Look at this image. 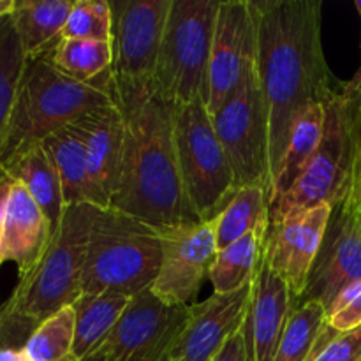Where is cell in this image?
Wrapping results in <instances>:
<instances>
[{
  "mask_svg": "<svg viewBox=\"0 0 361 361\" xmlns=\"http://www.w3.org/2000/svg\"><path fill=\"white\" fill-rule=\"evenodd\" d=\"M330 215L331 204H317L270 222L264 261L289 286L296 303L305 295Z\"/></svg>",
  "mask_w": 361,
  "mask_h": 361,
  "instance_id": "cell-15",
  "label": "cell"
},
{
  "mask_svg": "<svg viewBox=\"0 0 361 361\" xmlns=\"http://www.w3.org/2000/svg\"><path fill=\"white\" fill-rule=\"evenodd\" d=\"M108 90L123 118L120 182L111 207L154 228L201 222L183 189L175 147V106L150 85L116 83Z\"/></svg>",
  "mask_w": 361,
  "mask_h": 361,
  "instance_id": "cell-2",
  "label": "cell"
},
{
  "mask_svg": "<svg viewBox=\"0 0 361 361\" xmlns=\"http://www.w3.org/2000/svg\"><path fill=\"white\" fill-rule=\"evenodd\" d=\"M27 56L21 48L11 14L0 16V159L6 150L11 116Z\"/></svg>",
  "mask_w": 361,
  "mask_h": 361,
  "instance_id": "cell-29",
  "label": "cell"
},
{
  "mask_svg": "<svg viewBox=\"0 0 361 361\" xmlns=\"http://www.w3.org/2000/svg\"><path fill=\"white\" fill-rule=\"evenodd\" d=\"M324 104L326 102H317L307 108L293 126L277 176H275L270 207L295 185L296 180L316 155L323 140L324 123H326V106Z\"/></svg>",
  "mask_w": 361,
  "mask_h": 361,
  "instance_id": "cell-23",
  "label": "cell"
},
{
  "mask_svg": "<svg viewBox=\"0 0 361 361\" xmlns=\"http://www.w3.org/2000/svg\"><path fill=\"white\" fill-rule=\"evenodd\" d=\"M351 185H353V190H355L356 200H358V207L361 212V157H360L358 164H356V171H355V176H353Z\"/></svg>",
  "mask_w": 361,
  "mask_h": 361,
  "instance_id": "cell-38",
  "label": "cell"
},
{
  "mask_svg": "<svg viewBox=\"0 0 361 361\" xmlns=\"http://www.w3.org/2000/svg\"><path fill=\"white\" fill-rule=\"evenodd\" d=\"M108 80L109 73L95 83L71 80L53 67L48 53L27 59L0 162L18 148L42 143L87 113L111 104Z\"/></svg>",
  "mask_w": 361,
  "mask_h": 361,
  "instance_id": "cell-5",
  "label": "cell"
},
{
  "mask_svg": "<svg viewBox=\"0 0 361 361\" xmlns=\"http://www.w3.org/2000/svg\"><path fill=\"white\" fill-rule=\"evenodd\" d=\"M130 296L116 295V293H101L88 295L81 293L74 309V348L73 356L78 361L97 353L106 344L127 309Z\"/></svg>",
  "mask_w": 361,
  "mask_h": 361,
  "instance_id": "cell-22",
  "label": "cell"
},
{
  "mask_svg": "<svg viewBox=\"0 0 361 361\" xmlns=\"http://www.w3.org/2000/svg\"><path fill=\"white\" fill-rule=\"evenodd\" d=\"M0 164L6 168L14 182L21 183L32 200L39 204L42 214L48 217L53 233L60 226L66 212V200L60 176L53 166L51 159L46 154L42 143L25 145L14 154L4 159Z\"/></svg>",
  "mask_w": 361,
  "mask_h": 361,
  "instance_id": "cell-20",
  "label": "cell"
},
{
  "mask_svg": "<svg viewBox=\"0 0 361 361\" xmlns=\"http://www.w3.org/2000/svg\"><path fill=\"white\" fill-rule=\"evenodd\" d=\"M189 307H169L145 289L133 296L106 344L108 361H171Z\"/></svg>",
  "mask_w": 361,
  "mask_h": 361,
  "instance_id": "cell-11",
  "label": "cell"
},
{
  "mask_svg": "<svg viewBox=\"0 0 361 361\" xmlns=\"http://www.w3.org/2000/svg\"><path fill=\"white\" fill-rule=\"evenodd\" d=\"M256 73L270 120V197L289 133L307 108L335 94L321 39L319 0L250 2Z\"/></svg>",
  "mask_w": 361,
  "mask_h": 361,
  "instance_id": "cell-1",
  "label": "cell"
},
{
  "mask_svg": "<svg viewBox=\"0 0 361 361\" xmlns=\"http://www.w3.org/2000/svg\"><path fill=\"white\" fill-rule=\"evenodd\" d=\"M326 123L319 148L295 185L270 207V222L317 204H335L345 196L361 157V127L356 108L342 88L326 101Z\"/></svg>",
  "mask_w": 361,
  "mask_h": 361,
  "instance_id": "cell-6",
  "label": "cell"
},
{
  "mask_svg": "<svg viewBox=\"0 0 361 361\" xmlns=\"http://www.w3.org/2000/svg\"><path fill=\"white\" fill-rule=\"evenodd\" d=\"M161 261L157 228L115 208H97L88 233L81 293L133 298L152 288Z\"/></svg>",
  "mask_w": 361,
  "mask_h": 361,
  "instance_id": "cell-3",
  "label": "cell"
},
{
  "mask_svg": "<svg viewBox=\"0 0 361 361\" xmlns=\"http://www.w3.org/2000/svg\"><path fill=\"white\" fill-rule=\"evenodd\" d=\"M53 228L39 204L21 183L14 182L4 215L0 257L13 261L20 277L37 264L51 242Z\"/></svg>",
  "mask_w": 361,
  "mask_h": 361,
  "instance_id": "cell-18",
  "label": "cell"
},
{
  "mask_svg": "<svg viewBox=\"0 0 361 361\" xmlns=\"http://www.w3.org/2000/svg\"><path fill=\"white\" fill-rule=\"evenodd\" d=\"M85 147L94 204L109 208L120 182L123 155V118L115 102L71 123Z\"/></svg>",
  "mask_w": 361,
  "mask_h": 361,
  "instance_id": "cell-17",
  "label": "cell"
},
{
  "mask_svg": "<svg viewBox=\"0 0 361 361\" xmlns=\"http://www.w3.org/2000/svg\"><path fill=\"white\" fill-rule=\"evenodd\" d=\"M73 348L74 309L69 305L35 328L23 353L30 361H67L74 358Z\"/></svg>",
  "mask_w": 361,
  "mask_h": 361,
  "instance_id": "cell-30",
  "label": "cell"
},
{
  "mask_svg": "<svg viewBox=\"0 0 361 361\" xmlns=\"http://www.w3.org/2000/svg\"><path fill=\"white\" fill-rule=\"evenodd\" d=\"M48 59L63 76L80 83H95L111 71L113 44L88 39H60L48 51Z\"/></svg>",
  "mask_w": 361,
  "mask_h": 361,
  "instance_id": "cell-27",
  "label": "cell"
},
{
  "mask_svg": "<svg viewBox=\"0 0 361 361\" xmlns=\"http://www.w3.org/2000/svg\"><path fill=\"white\" fill-rule=\"evenodd\" d=\"M113 13V66L116 83L150 85L164 37L171 0H115Z\"/></svg>",
  "mask_w": 361,
  "mask_h": 361,
  "instance_id": "cell-10",
  "label": "cell"
},
{
  "mask_svg": "<svg viewBox=\"0 0 361 361\" xmlns=\"http://www.w3.org/2000/svg\"><path fill=\"white\" fill-rule=\"evenodd\" d=\"M210 222L219 249H224L249 233L268 229L270 200L267 189L261 185L240 187Z\"/></svg>",
  "mask_w": 361,
  "mask_h": 361,
  "instance_id": "cell-24",
  "label": "cell"
},
{
  "mask_svg": "<svg viewBox=\"0 0 361 361\" xmlns=\"http://www.w3.org/2000/svg\"><path fill=\"white\" fill-rule=\"evenodd\" d=\"M344 90L348 92L349 97H351L353 102H355L356 115H358V122H360V127H361V83L356 88H349L348 85H344Z\"/></svg>",
  "mask_w": 361,
  "mask_h": 361,
  "instance_id": "cell-37",
  "label": "cell"
},
{
  "mask_svg": "<svg viewBox=\"0 0 361 361\" xmlns=\"http://www.w3.org/2000/svg\"><path fill=\"white\" fill-rule=\"evenodd\" d=\"M175 147L190 208L197 221H212L236 190V180L203 99L175 108Z\"/></svg>",
  "mask_w": 361,
  "mask_h": 361,
  "instance_id": "cell-8",
  "label": "cell"
},
{
  "mask_svg": "<svg viewBox=\"0 0 361 361\" xmlns=\"http://www.w3.org/2000/svg\"><path fill=\"white\" fill-rule=\"evenodd\" d=\"M162 261L152 293L169 307L192 305L219 252L212 222H189L159 229Z\"/></svg>",
  "mask_w": 361,
  "mask_h": 361,
  "instance_id": "cell-12",
  "label": "cell"
},
{
  "mask_svg": "<svg viewBox=\"0 0 361 361\" xmlns=\"http://www.w3.org/2000/svg\"><path fill=\"white\" fill-rule=\"evenodd\" d=\"M267 235L268 229L252 231L219 249L208 277L214 284V293L224 295L254 284L264 259Z\"/></svg>",
  "mask_w": 361,
  "mask_h": 361,
  "instance_id": "cell-25",
  "label": "cell"
},
{
  "mask_svg": "<svg viewBox=\"0 0 361 361\" xmlns=\"http://www.w3.org/2000/svg\"><path fill=\"white\" fill-rule=\"evenodd\" d=\"M97 208L67 204L48 249L34 268L20 277L0 316L21 321L35 330L59 310L73 305L81 295L88 233Z\"/></svg>",
  "mask_w": 361,
  "mask_h": 361,
  "instance_id": "cell-4",
  "label": "cell"
},
{
  "mask_svg": "<svg viewBox=\"0 0 361 361\" xmlns=\"http://www.w3.org/2000/svg\"><path fill=\"white\" fill-rule=\"evenodd\" d=\"M326 324L335 334L361 328V279L342 289L326 309Z\"/></svg>",
  "mask_w": 361,
  "mask_h": 361,
  "instance_id": "cell-32",
  "label": "cell"
},
{
  "mask_svg": "<svg viewBox=\"0 0 361 361\" xmlns=\"http://www.w3.org/2000/svg\"><path fill=\"white\" fill-rule=\"evenodd\" d=\"M73 4V0H14L9 14L27 59L46 55L62 39Z\"/></svg>",
  "mask_w": 361,
  "mask_h": 361,
  "instance_id": "cell-21",
  "label": "cell"
},
{
  "mask_svg": "<svg viewBox=\"0 0 361 361\" xmlns=\"http://www.w3.org/2000/svg\"><path fill=\"white\" fill-rule=\"evenodd\" d=\"M256 60V21L249 0H221L208 67L207 104L215 115L242 85Z\"/></svg>",
  "mask_w": 361,
  "mask_h": 361,
  "instance_id": "cell-14",
  "label": "cell"
},
{
  "mask_svg": "<svg viewBox=\"0 0 361 361\" xmlns=\"http://www.w3.org/2000/svg\"><path fill=\"white\" fill-rule=\"evenodd\" d=\"M14 180L11 178L9 173L6 171L2 164H0V240H2V226H4V215H6L7 200H9L11 187H13ZM0 264H2V257H0Z\"/></svg>",
  "mask_w": 361,
  "mask_h": 361,
  "instance_id": "cell-35",
  "label": "cell"
},
{
  "mask_svg": "<svg viewBox=\"0 0 361 361\" xmlns=\"http://www.w3.org/2000/svg\"><path fill=\"white\" fill-rule=\"evenodd\" d=\"M309 361H361V328L335 334L328 328L326 337Z\"/></svg>",
  "mask_w": 361,
  "mask_h": 361,
  "instance_id": "cell-33",
  "label": "cell"
},
{
  "mask_svg": "<svg viewBox=\"0 0 361 361\" xmlns=\"http://www.w3.org/2000/svg\"><path fill=\"white\" fill-rule=\"evenodd\" d=\"M42 147L59 173L66 204H94L87 154L73 127L67 126L53 133L42 141Z\"/></svg>",
  "mask_w": 361,
  "mask_h": 361,
  "instance_id": "cell-26",
  "label": "cell"
},
{
  "mask_svg": "<svg viewBox=\"0 0 361 361\" xmlns=\"http://www.w3.org/2000/svg\"><path fill=\"white\" fill-rule=\"evenodd\" d=\"M295 307V296L289 286L277 277L263 259L252 286V298L247 317L254 361H274L279 342Z\"/></svg>",
  "mask_w": 361,
  "mask_h": 361,
  "instance_id": "cell-19",
  "label": "cell"
},
{
  "mask_svg": "<svg viewBox=\"0 0 361 361\" xmlns=\"http://www.w3.org/2000/svg\"><path fill=\"white\" fill-rule=\"evenodd\" d=\"M11 9H13V7H11ZM11 9H0V16H2V14H7V13H11Z\"/></svg>",
  "mask_w": 361,
  "mask_h": 361,
  "instance_id": "cell-41",
  "label": "cell"
},
{
  "mask_svg": "<svg viewBox=\"0 0 361 361\" xmlns=\"http://www.w3.org/2000/svg\"><path fill=\"white\" fill-rule=\"evenodd\" d=\"M212 122L231 161L236 189L261 185L270 200V120L256 63L233 97L212 115Z\"/></svg>",
  "mask_w": 361,
  "mask_h": 361,
  "instance_id": "cell-9",
  "label": "cell"
},
{
  "mask_svg": "<svg viewBox=\"0 0 361 361\" xmlns=\"http://www.w3.org/2000/svg\"><path fill=\"white\" fill-rule=\"evenodd\" d=\"M252 286L219 295L189 307L185 328L173 349L171 361H212L249 316Z\"/></svg>",
  "mask_w": 361,
  "mask_h": 361,
  "instance_id": "cell-16",
  "label": "cell"
},
{
  "mask_svg": "<svg viewBox=\"0 0 361 361\" xmlns=\"http://www.w3.org/2000/svg\"><path fill=\"white\" fill-rule=\"evenodd\" d=\"M81 361H108V360H106V355H104V351H102V348H101V349H99L97 353H94V355L87 356V358H85V360H81Z\"/></svg>",
  "mask_w": 361,
  "mask_h": 361,
  "instance_id": "cell-40",
  "label": "cell"
},
{
  "mask_svg": "<svg viewBox=\"0 0 361 361\" xmlns=\"http://www.w3.org/2000/svg\"><path fill=\"white\" fill-rule=\"evenodd\" d=\"M62 39L113 41L111 4L106 0H74Z\"/></svg>",
  "mask_w": 361,
  "mask_h": 361,
  "instance_id": "cell-31",
  "label": "cell"
},
{
  "mask_svg": "<svg viewBox=\"0 0 361 361\" xmlns=\"http://www.w3.org/2000/svg\"><path fill=\"white\" fill-rule=\"evenodd\" d=\"M27 361H30V360H28V358H27Z\"/></svg>",
  "mask_w": 361,
  "mask_h": 361,
  "instance_id": "cell-42",
  "label": "cell"
},
{
  "mask_svg": "<svg viewBox=\"0 0 361 361\" xmlns=\"http://www.w3.org/2000/svg\"><path fill=\"white\" fill-rule=\"evenodd\" d=\"M219 4L221 0H171L152 88L175 108L207 101Z\"/></svg>",
  "mask_w": 361,
  "mask_h": 361,
  "instance_id": "cell-7",
  "label": "cell"
},
{
  "mask_svg": "<svg viewBox=\"0 0 361 361\" xmlns=\"http://www.w3.org/2000/svg\"><path fill=\"white\" fill-rule=\"evenodd\" d=\"M360 279L361 212L351 185L341 201L331 204V215L319 254L310 271L305 295L298 303L312 300L328 309L342 289Z\"/></svg>",
  "mask_w": 361,
  "mask_h": 361,
  "instance_id": "cell-13",
  "label": "cell"
},
{
  "mask_svg": "<svg viewBox=\"0 0 361 361\" xmlns=\"http://www.w3.org/2000/svg\"><path fill=\"white\" fill-rule=\"evenodd\" d=\"M328 331L326 309L323 303H298L289 316L274 361H309Z\"/></svg>",
  "mask_w": 361,
  "mask_h": 361,
  "instance_id": "cell-28",
  "label": "cell"
},
{
  "mask_svg": "<svg viewBox=\"0 0 361 361\" xmlns=\"http://www.w3.org/2000/svg\"><path fill=\"white\" fill-rule=\"evenodd\" d=\"M355 6H356V11H358V14L361 18V0H356ZM360 49H361V46H360ZM360 83H361V60H360V67H358V71H356L355 78H353V80L349 81V83H345V85H348L349 88H356Z\"/></svg>",
  "mask_w": 361,
  "mask_h": 361,
  "instance_id": "cell-39",
  "label": "cell"
},
{
  "mask_svg": "<svg viewBox=\"0 0 361 361\" xmlns=\"http://www.w3.org/2000/svg\"><path fill=\"white\" fill-rule=\"evenodd\" d=\"M212 361H254L249 319H247L245 323H243V326L229 338L228 344L222 348V351Z\"/></svg>",
  "mask_w": 361,
  "mask_h": 361,
  "instance_id": "cell-34",
  "label": "cell"
},
{
  "mask_svg": "<svg viewBox=\"0 0 361 361\" xmlns=\"http://www.w3.org/2000/svg\"><path fill=\"white\" fill-rule=\"evenodd\" d=\"M0 361H27L23 351H18V349H7L0 348Z\"/></svg>",
  "mask_w": 361,
  "mask_h": 361,
  "instance_id": "cell-36",
  "label": "cell"
}]
</instances>
